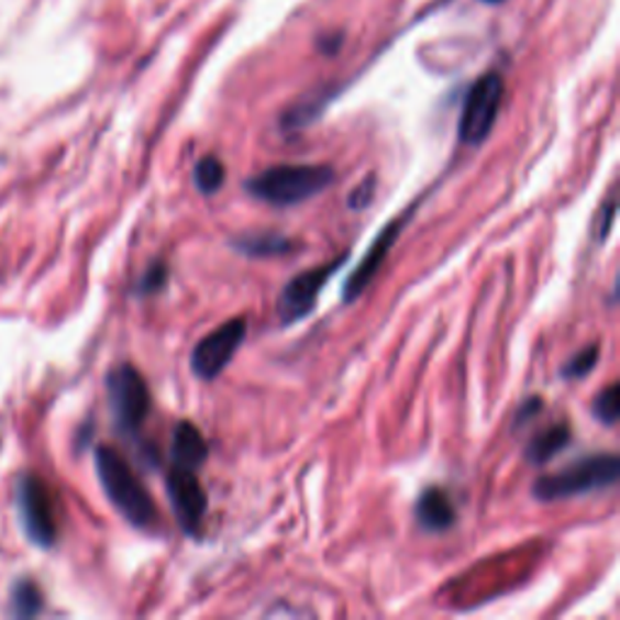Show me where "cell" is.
<instances>
[{"label": "cell", "instance_id": "cell-22", "mask_svg": "<svg viewBox=\"0 0 620 620\" xmlns=\"http://www.w3.org/2000/svg\"><path fill=\"white\" fill-rule=\"evenodd\" d=\"M541 405H543L541 398H531V400L523 402L519 414H517V427H521V424H527L529 420H533V417L541 412Z\"/></svg>", "mask_w": 620, "mask_h": 620}, {"label": "cell", "instance_id": "cell-12", "mask_svg": "<svg viewBox=\"0 0 620 620\" xmlns=\"http://www.w3.org/2000/svg\"><path fill=\"white\" fill-rule=\"evenodd\" d=\"M209 456V446L199 429L189 422H180L173 432V458L175 468L197 470Z\"/></svg>", "mask_w": 620, "mask_h": 620}, {"label": "cell", "instance_id": "cell-23", "mask_svg": "<svg viewBox=\"0 0 620 620\" xmlns=\"http://www.w3.org/2000/svg\"><path fill=\"white\" fill-rule=\"evenodd\" d=\"M483 3H490V5H499V3H505V0H483Z\"/></svg>", "mask_w": 620, "mask_h": 620}, {"label": "cell", "instance_id": "cell-19", "mask_svg": "<svg viewBox=\"0 0 620 620\" xmlns=\"http://www.w3.org/2000/svg\"><path fill=\"white\" fill-rule=\"evenodd\" d=\"M165 281H168V267H165L163 262H155V265H151L148 272L143 274V279H141V294L160 291Z\"/></svg>", "mask_w": 620, "mask_h": 620}, {"label": "cell", "instance_id": "cell-6", "mask_svg": "<svg viewBox=\"0 0 620 620\" xmlns=\"http://www.w3.org/2000/svg\"><path fill=\"white\" fill-rule=\"evenodd\" d=\"M18 511L22 519V527H25L30 539L42 545L49 547L56 543L58 535V521H56V507L54 497L40 478L27 475L18 485Z\"/></svg>", "mask_w": 620, "mask_h": 620}, {"label": "cell", "instance_id": "cell-16", "mask_svg": "<svg viewBox=\"0 0 620 620\" xmlns=\"http://www.w3.org/2000/svg\"><path fill=\"white\" fill-rule=\"evenodd\" d=\"M594 417L606 427H613L620 417V386L611 384L594 400Z\"/></svg>", "mask_w": 620, "mask_h": 620}, {"label": "cell", "instance_id": "cell-8", "mask_svg": "<svg viewBox=\"0 0 620 620\" xmlns=\"http://www.w3.org/2000/svg\"><path fill=\"white\" fill-rule=\"evenodd\" d=\"M247 325L243 318H233L201 340L192 352V374L201 380H213L231 364L237 347L245 340Z\"/></svg>", "mask_w": 620, "mask_h": 620}, {"label": "cell", "instance_id": "cell-3", "mask_svg": "<svg viewBox=\"0 0 620 620\" xmlns=\"http://www.w3.org/2000/svg\"><path fill=\"white\" fill-rule=\"evenodd\" d=\"M620 478V458L616 453H594L582 461L569 463L565 470L543 475L533 483V497L539 502H560V499L599 492L613 487Z\"/></svg>", "mask_w": 620, "mask_h": 620}, {"label": "cell", "instance_id": "cell-14", "mask_svg": "<svg viewBox=\"0 0 620 620\" xmlns=\"http://www.w3.org/2000/svg\"><path fill=\"white\" fill-rule=\"evenodd\" d=\"M569 427L567 424H553L547 427L545 432L535 434L531 439V444L527 446V461L531 465H545L547 461H553L560 451L569 444Z\"/></svg>", "mask_w": 620, "mask_h": 620}, {"label": "cell", "instance_id": "cell-1", "mask_svg": "<svg viewBox=\"0 0 620 620\" xmlns=\"http://www.w3.org/2000/svg\"><path fill=\"white\" fill-rule=\"evenodd\" d=\"M95 470H98L104 495L110 497V502L119 514H122L131 527H151L155 517H158L153 497L146 487L141 485L136 473L131 470V465L124 461L122 453L100 446L95 451Z\"/></svg>", "mask_w": 620, "mask_h": 620}, {"label": "cell", "instance_id": "cell-4", "mask_svg": "<svg viewBox=\"0 0 620 620\" xmlns=\"http://www.w3.org/2000/svg\"><path fill=\"white\" fill-rule=\"evenodd\" d=\"M505 98V82L499 74H487L475 80L465 95L463 112L458 119V139L465 146H480L490 136Z\"/></svg>", "mask_w": 620, "mask_h": 620}, {"label": "cell", "instance_id": "cell-10", "mask_svg": "<svg viewBox=\"0 0 620 620\" xmlns=\"http://www.w3.org/2000/svg\"><path fill=\"white\" fill-rule=\"evenodd\" d=\"M402 223H405V217L388 223L386 229L378 233V237L372 243V247H368V253L364 255V259L350 274V279L344 281V291H342L344 301H354V298H359L364 294L366 286L374 281L378 269L384 267V262H386V257L390 253V247L396 245V241H398V233L402 229Z\"/></svg>", "mask_w": 620, "mask_h": 620}, {"label": "cell", "instance_id": "cell-5", "mask_svg": "<svg viewBox=\"0 0 620 620\" xmlns=\"http://www.w3.org/2000/svg\"><path fill=\"white\" fill-rule=\"evenodd\" d=\"M107 396L119 429L134 434L151 412V390L134 366H119L107 378Z\"/></svg>", "mask_w": 620, "mask_h": 620}, {"label": "cell", "instance_id": "cell-7", "mask_svg": "<svg viewBox=\"0 0 620 620\" xmlns=\"http://www.w3.org/2000/svg\"><path fill=\"white\" fill-rule=\"evenodd\" d=\"M342 262H344V257H337L335 262H328V265H323V267L306 269L284 286V291L279 296V303H277V313H279L281 325L301 323L303 318L313 313L320 294H323L325 284L330 281L332 274H335V269L342 267Z\"/></svg>", "mask_w": 620, "mask_h": 620}, {"label": "cell", "instance_id": "cell-18", "mask_svg": "<svg viewBox=\"0 0 620 620\" xmlns=\"http://www.w3.org/2000/svg\"><path fill=\"white\" fill-rule=\"evenodd\" d=\"M13 601H15V611L20 616H34V613H40V608H42V594L37 591V587H34L32 582L30 584L25 582L15 589Z\"/></svg>", "mask_w": 620, "mask_h": 620}, {"label": "cell", "instance_id": "cell-9", "mask_svg": "<svg viewBox=\"0 0 620 620\" xmlns=\"http://www.w3.org/2000/svg\"><path fill=\"white\" fill-rule=\"evenodd\" d=\"M165 490H168V499L180 529L189 535H195L201 529V521H204L209 507L207 492L197 480L195 470L173 468L168 473V480H165Z\"/></svg>", "mask_w": 620, "mask_h": 620}, {"label": "cell", "instance_id": "cell-15", "mask_svg": "<svg viewBox=\"0 0 620 620\" xmlns=\"http://www.w3.org/2000/svg\"><path fill=\"white\" fill-rule=\"evenodd\" d=\"M225 182V168L219 158L207 155L195 165V185L201 195H217Z\"/></svg>", "mask_w": 620, "mask_h": 620}, {"label": "cell", "instance_id": "cell-17", "mask_svg": "<svg viewBox=\"0 0 620 620\" xmlns=\"http://www.w3.org/2000/svg\"><path fill=\"white\" fill-rule=\"evenodd\" d=\"M596 362H599V347H596V344H591V347L582 350V352H577L575 356H572V359L563 366V376L569 378V380H577V378L589 376L594 372Z\"/></svg>", "mask_w": 620, "mask_h": 620}, {"label": "cell", "instance_id": "cell-13", "mask_svg": "<svg viewBox=\"0 0 620 620\" xmlns=\"http://www.w3.org/2000/svg\"><path fill=\"white\" fill-rule=\"evenodd\" d=\"M231 245L247 257H279L289 255L294 250V241L279 233H247L235 237Z\"/></svg>", "mask_w": 620, "mask_h": 620}, {"label": "cell", "instance_id": "cell-21", "mask_svg": "<svg viewBox=\"0 0 620 620\" xmlns=\"http://www.w3.org/2000/svg\"><path fill=\"white\" fill-rule=\"evenodd\" d=\"M613 219H616V204H613V201H608V204L599 211V225L594 229L596 241H606L608 231H611Z\"/></svg>", "mask_w": 620, "mask_h": 620}, {"label": "cell", "instance_id": "cell-20", "mask_svg": "<svg viewBox=\"0 0 620 620\" xmlns=\"http://www.w3.org/2000/svg\"><path fill=\"white\" fill-rule=\"evenodd\" d=\"M374 187H376V180L374 177H366V180L354 189V192L350 195V201L347 204L354 209V211H362L364 207H368V201H372L374 197Z\"/></svg>", "mask_w": 620, "mask_h": 620}, {"label": "cell", "instance_id": "cell-2", "mask_svg": "<svg viewBox=\"0 0 620 620\" xmlns=\"http://www.w3.org/2000/svg\"><path fill=\"white\" fill-rule=\"evenodd\" d=\"M335 180L328 165H274L245 182L250 197L272 207H296L323 192Z\"/></svg>", "mask_w": 620, "mask_h": 620}, {"label": "cell", "instance_id": "cell-11", "mask_svg": "<svg viewBox=\"0 0 620 620\" xmlns=\"http://www.w3.org/2000/svg\"><path fill=\"white\" fill-rule=\"evenodd\" d=\"M414 517L424 531L441 533L453 527V521H456V509H453L451 499L444 490L429 487V490H424L420 499H417Z\"/></svg>", "mask_w": 620, "mask_h": 620}]
</instances>
